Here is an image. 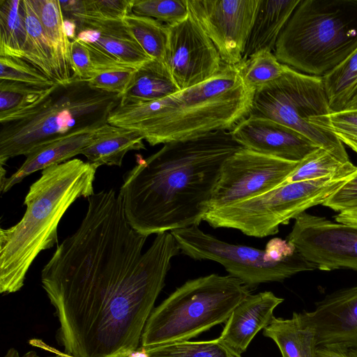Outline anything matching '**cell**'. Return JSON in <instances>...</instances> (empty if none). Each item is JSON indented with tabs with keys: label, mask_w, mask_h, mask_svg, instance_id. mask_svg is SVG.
<instances>
[{
	"label": "cell",
	"mask_w": 357,
	"mask_h": 357,
	"mask_svg": "<svg viewBox=\"0 0 357 357\" xmlns=\"http://www.w3.org/2000/svg\"><path fill=\"white\" fill-rule=\"evenodd\" d=\"M254 93L244 84L238 64L223 63L209 79L164 98L120 101L107 123L137 131L151 146L183 141L231 130L249 115Z\"/></svg>",
	"instance_id": "3"
},
{
	"label": "cell",
	"mask_w": 357,
	"mask_h": 357,
	"mask_svg": "<svg viewBox=\"0 0 357 357\" xmlns=\"http://www.w3.org/2000/svg\"><path fill=\"white\" fill-rule=\"evenodd\" d=\"M107 123L99 127L75 131L43 145L26 155L22 165L9 177L0 176V190L8 191L24 178L38 170L69 160L96 140L108 128Z\"/></svg>",
	"instance_id": "19"
},
{
	"label": "cell",
	"mask_w": 357,
	"mask_h": 357,
	"mask_svg": "<svg viewBox=\"0 0 357 357\" xmlns=\"http://www.w3.org/2000/svg\"><path fill=\"white\" fill-rule=\"evenodd\" d=\"M52 86L43 88L15 81L0 80V114L17 112L31 107L46 96Z\"/></svg>",
	"instance_id": "32"
},
{
	"label": "cell",
	"mask_w": 357,
	"mask_h": 357,
	"mask_svg": "<svg viewBox=\"0 0 357 357\" xmlns=\"http://www.w3.org/2000/svg\"><path fill=\"white\" fill-rule=\"evenodd\" d=\"M63 13H68L70 17L84 15V0L59 1Z\"/></svg>",
	"instance_id": "41"
},
{
	"label": "cell",
	"mask_w": 357,
	"mask_h": 357,
	"mask_svg": "<svg viewBox=\"0 0 357 357\" xmlns=\"http://www.w3.org/2000/svg\"><path fill=\"white\" fill-rule=\"evenodd\" d=\"M318 348L357 349V284L337 289L314 303Z\"/></svg>",
	"instance_id": "16"
},
{
	"label": "cell",
	"mask_w": 357,
	"mask_h": 357,
	"mask_svg": "<svg viewBox=\"0 0 357 357\" xmlns=\"http://www.w3.org/2000/svg\"><path fill=\"white\" fill-rule=\"evenodd\" d=\"M143 350L147 357H241L218 337L205 341L175 342Z\"/></svg>",
	"instance_id": "30"
},
{
	"label": "cell",
	"mask_w": 357,
	"mask_h": 357,
	"mask_svg": "<svg viewBox=\"0 0 357 357\" xmlns=\"http://www.w3.org/2000/svg\"><path fill=\"white\" fill-rule=\"evenodd\" d=\"M238 66L244 84L253 91L280 77L287 66L279 62L274 53L268 50L252 54Z\"/></svg>",
	"instance_id": "31"
},
{
	"label": "cell",
	"mask_w": 357,
	"mask_h": 357,
	"mask_svg": "<svg viewBox=\"0 0 357 357\" xmlns=\"http://www.w3.org/2000/svg\"><path fill=\"white\" fill-rule=\"evenodd\" d=\"M322 79L331 113L349 110L357 91V49Z\"/></svg>",
	"instance_id": "27"
},
{
	"label": "cell",
	"mask_w": 357,
	"mask_h": 357,
	"mask_svg": "<svg viewBox=\"0 0 357 357\" xmlns=\"http://www.w3.org/2000/svg\"><path fill=\"white\" fill-rule=\"evenodd\" d=\"M283 301L269 291L250 294L233 310L218 339L241 356L256 335L270 324L275 309Z\"/></svg>",
	"instance_id": "18"
},
{
	"label": "cell",
	"mask_w": 357,
	"mask_h": 357,
	"mask_svg": "<svg viewBox=\"0 0 357 357\" xmlns=\"http://www.w3.org/2000/svg\"><path fill=\"white\" fill-rule=\"evenodd\" d=\"M323 79L289 66L276 79L257 89L249 115L267 118L296 130L343 162L349 160L332 132Z\"/></svg>",
	"instance_id": "8"
},
{
	"label": "cell",
	"mask_w": 357,
	"mask_h": 357,
	"mask_svg": "<svg viewBox=\"0 0 357 357\" xmlns=\"http://www.w3.org/2000/svg\"><path fill=\"white\" fill-rule=\"evenodd\" d=\"M70 17L77 22L75 40L136 68L152 59L137 43L123 20H104L83 15Z\"/></svg>",
	"instance_id": "17"
},
{
	"label": "cell",
	"mask_w": 357,
	"mask_h": 357,
	"mask_svg": "<svg viewBox=\"0 0 357 357\" xmlns=\"http://www.w3.org/2000/svg\"><path fill=\"white\" fill-rule=\"evenodd\" d=\"M121 95L91 87L88 81L56 83L50 93L24 110L0 114V164L77 130L107 123Z\"/></svg>",
	"instance_id": "5"
},
{
	"label": "cell",
	"mask_w": 357,
	"mask_h": 357,
	"mask_svg": "<svg viewBox=\"0 0 357 357\" xmlns=\"http://www.w3.org/2000/svg\"><path fill=\"white\" fill-rule=\"evenodd\" d=\"M301 0H259L241 62L261 51L274 52L277 40Z\"/></svg>",
	"instance_id": "21"
},
{
	"label": "cell",
	"mask_w": 357,
	"mask_h": 357,
	"mask_svg": "<svg viewBox=\"0 0 357 357\" xmlns=\"http://www.w3.org/2000/svg\"><path fill=\"white\" fill-rule=\"evenodd\" d=\"M123 22L144 51L151 59L165 63L168 40L166 24L133 13L127 15Z\"/></svg>",
	"instance_id": "29"
},
{
	"label": "cell",
	"mask_w": 357,
	"mask_h": 357,
	"mask_svg": "<svg viewBox=\"0 0 357 357\" xmlns=\"http://www.w3.org/2000/svg\"><path fill=\"white\" fill-rule=\"evenodd\" d=\"M299 162L242 148L225 161L213 192L210 210L276 188L291 174Z\"/></svg>",
	"instance_id": "11"
},
{
	"label": "cell",
	"mask_w": 357,
	"mask_h": 357,
	"mask_svg": "<svg viewBox=\"0 0 357 357\" xmlns=\"http://www.w3.org/2000/svg\"><path fill=\"white\" fill-rule=\"evenodd\" d=\"M340 175L281 184L257 196L209 210L204 220L213 228H229L247 236L274 235L310 207L323 204L351 176Z\"/></svg>",
	"instance_id": "9"
},
{
	"label": "cell",
	"mask_w": 357,
	"mask_h": 357,
	"mask_svg": "<svg viewBox=\"0 0 357 357\" xmlns=\"http://www.w3.org/2000/svg\"><path fill=\"white\" fill-rule=\"evenodd\" d=\"M98 168L74 158L42 170L29 187L22 219L0 229V292L9 294L24 286L30 266L43 250L58 245V225L77 199L95 192Z\"/></svg>",
	"instance_id": "4"
},
{
	"label": "cell",
	"mask_w": 357,
	"mask_h": 357,
	"mask_svg": "<svg viewBox=\"0 0 357 357\" xmlns=\"http://www.w3.org/2000/svg\"><path fill=\"white\" fill-rule=\"evenodd\" d=\"M335 221L357 229V207L338 213Z\"/></svg>",
	"instance_id": "42"
},
{
	"label": "cell",
	"mask_w": 357,
	"mask_h": 357,
	"mask_svg": "<svg viewBox=\"0 0 357 357\" xmlns=\"http://www.w3.org/2000/svg\"><path fill=\"white\" fill-rule=\"evenodd\" d=\"M144 140L136 130L109 124L106 130L81 154L97 168L102 165L121 167L128 151L146 149Z\"/></svg>",
	"instance_id": "24"
},
{
	"label": "cell",
	"mask_w": 357,
	"mask_h": 357,
	"mask_svg": "<svg viewBox=\"0 0 357 357\" xmlns=\"http://www.w3.org/2000/svg\"><path fill=\"white\" fill-rule=\"evenodd\" d=\"M26 39L22 0H0V56L24 59Z\"/></svg>",
	"instance_id": "26"
},
{
	"label": "cell",
	"mask_w": 357,
	"mask_h": 357,
	"mask_svg": "<svg viewBox=\"0 0 357 357\" xmlns=\"http://www.w3.org/2000/svg\"><path fill=\"white\" fill-rule=\"evenodd\" d=\"M133 0H84L83 15L93 17L123 20L132 13Z\"/></svg>",
	"instance_id": "36"
},
{
	"label": "cell",
	"mask_w": 357,
	"mask_h": 357,
	"mask_svg": "<svg viewBox=\"0 0 357 357\" xmlns=\"http://www.w3.org/2000/svg\"><path fill=\"white\" fill-rule=\"evenodd\" d=\"M132 13L174 24L189 15L187 0H133Z\"/></svg>",
	"instance_id": "33"
},
{
	"label": "cell",
	"mask_w": 357,
	"mask_h": 357,
	"mask_svg": "<svg viewBox=\"0 0 357 357\" xmlns=\"http://www.w3.org/2000/svg\"><path fill=\"white\" fill-rule=\"evenodd\" d=\"M259 0H187L190 15L216 47L222 61H242Z\"/></svg>",
	"instance_id": "13"
},
{
	"label": "cell",
	"mask_w": 357,
	"mask_h": 357,
	"mask_svg": "<svg viewBox=\"0 0 357 357\" xmlns=\"http://www.w3.org/2000/svg\"><path fill=\"white\" fill-rule=\"evenodd\" d=\"M230 131L243 147L290 161L299 162L319 148L293 128L252 115L242 119Z\"/></svg>",
	"instance_id": "15"
},
{
	"label": "cell",
	"mask_w": 357,
	"mask_h": 357,
	"mask_svg": "<svg viewBox=\"0 0 357 357\" xmlns=\"http://www.w3.org/2000/svg\"><path fill=\"white\" fill-rule=\"evenodd\" d=\"M181 91L164 62L151 59L138 67L121 102H147L158 100Z\"/></svg>",
	"instance_id": "23"
},
{
	"label": "cell",
	"mask_w": 357,
	"mask_h": 357,
	"mask_svg": "<svg viewBox=\"0 0 357 357\" xmlns=\"http://www.w3.org/2000/svg\"><path fill=\"white\" fill-rule=\"evenodd\" d=\"M29 344L33 347L41 349L45 351H50L52 354V356L47 357H66L63 351H61L56 348L50 346L40 339L33 338L29 340ZM3 357H40L34 351H29L20 356L19 352L14 348H10L8 350Z\"/></svg>",
	"instance_id": "40"
},
{
	"label": "cell",
	"mask_w": 357,
	"mask_h": 357,
	"mask_svg": "<svg viewBox=\"0 0 357 357\" xmlns=\"http://www.w3.org/2000/svg\"><path fill=\"white\" fill-rule=\"evenodd\" d=\"M332 132L357 153V109L330 114Z\"/></svg>",
	"instance_id": "37"
},
{
	"label": "cell",
	"mask_w": 357,
	"mask_h": 357,
	"mask_svg": "<svg viewBox=\"0 0 357 357\" xmlns=\"http://www.w3.org/2000/svg\"><path fill=\"white\" fill-rule=\"evenodd\" d=\"M170 232L183 254L193 259L220 264L230 275L249 288L265 282H282L298 273L317 269L298 251L286 259L276 260L265 250L222 241L204 232L199 225Z\"/></svg>",
	"instance_id": "10"
},
{
	"label": "cell",
	"mask_w": 357,
	"mask_h": 357,
	"mask_svg": "<svg viewBox=\"0 0 357 357\" xmlns=\"http://www.w3.org/2000/svg\"><path fill=\"white\" fill-rule=\"evenodd\" d=\"M72 79L89 81L95 76V68L87 45L75 40L71 43Z\"/></svg>",
	"instance_id": "38"
},
{
	"label": "cell",
	"mask_w": 357,
	"mask_h": 357,
	"mask_svg": "<svg viewBox=\"0 0 357 357\" xmlns=\"http://www.w3.org/2000/svg\"><path fill=\"white\" fill-rule=\"evenodd\" d=\"M88 199L86 215L41 271L59 323L58 339L71 357H129L180 249L171 232L146 236L128 222L113 189Z\"/></svg>",
	"instance_id": "1"
},
{
	"label": "cell",
	"mask_w": 357,
	"mask_h": 357,
	"mask_svg": "<svg viewBox=\"0 0 357 357\" xmlns=\"http://www.w3.org/2000/svg\"><path fill=\"white\" fill-rule=\"evenodd\" d=\"M242 148L230 130H217L137 155L119 193L128 222L146 236L199 225L225 161Z\"/></svg>",
	"instance_id": "2"
},
{
	"label": "cell",
	"mask_w": 357,
	"mask_h": 357,
	"mask_svg": "<svg viewBox=\"0 0 357 357\" xmlns=\"http://www.w3.org/2000/svg\"><path fill=\"white\" fill-rule=\"evenodd\" d=\"M352 357H357V351L354 353Z\"/></svg>",
	"instance_id": "45"
},
{
	"label": "cell",
	"mask_w": 357,
	"mask_h": 357,
	"mask_svg": "<svg viewBox=\"0 0 357 357\" xmlns=\"http://www.w3.org/2000/svg\"><path fill=\"white\" fill-rule=\"evenodd\" d=\"M64 354H65V356H66V357H71V356H68V355H67V354H66L65 353H64Z\"/></svg>",
	"instance_id": "46"
},
{
	"label": "cell",
	"mask_w": 357,
	"mask_h": 357,
	"mask_svg": "<svg viewBox=\"0 0 357 357\" xmlns=\"http://www.w3.org/2000/svg\"><path fill=\"white\" fill-rule=\"evenodd\" d=\"M263 335L276 344L282 357H318V331L312 311L294 312L289 319L274 317Z\"/></svg>",
	"instance_id": "20"
},
{
	"label": "cell",
	"mask_w": 357,
	"mask_h": 357,
	"mask_svg": "<svg viewBox=\"0 0 357 357\" xmlns=\"http://www.w3.org/2000/svg\"><path fill=\"white\" fill-rule=\"evenodd\" d=\"M249 289L230 275L213 273L186 281L153 309L140 348L189 340L226 322L250 294Z\"/></svg>",
	"instance_id": "7"
},
{
	"label": "cell",
	"mask_w": 357,
	"mask_h": 357,
	"mask_svg": "<svg viewBox=\"0 0 357 357\" xmlns=\"http://www.w3.org/2000/svg\"><path fill=\"white\" fill-rule=\"evenodd\" d=\"M294 220L287 241L317 269L357 271V229L307 212Z\"/></svg>",
	"instance_id": "12"
},
{
	"label": "cell",
	"mask_w": 357,
	"mask_h": 357,
	"mask_svg": "<svg viewBox=\"0 0 357 357\" xmlns=\"http://www.w3.org/2000/svg\"><path fill=\"white\" fill-rule=\"evenodd\" d=\"M166 26L165 63L180 90L203 83L221 70L224 63L216 47L190 14L183 21Z\"/></svg>",
	"instance_id": "14"
},
{
	"label": "cell",
	"mask_w": 357,
	"mask_h": 357,
	"mask_svg": "<svg viewBox=\"0 0 357 357\" xmlns=\"http://www.w3.org/2000/svg\"><path fill=\"white\" fill-rule=\"evenodd\" d=\"M357 49V0H301L273 52L282 64L323 77Z\"/></svg>",
	"instance_id": "6"
},
{
	"label": "cell",
	"mask_w": 357,
	"mask_h": 357,
	"mask_svg": "<svg viewBox=\"0 0 357 357\" xmlns=\"http://www.w3.org/2000/svg\"><path fill=\"white\" fill-rule=\"evenodd\" d=\"M322 205L338 213L357 207V169Z\"/></svg>",
	"instance_id": "39"
},
{
	"label": "cell",
	"mask_w": 357,
	"mask_h": 357,
	"mask_svg": "<svg viewBox=\"0 0 357 357\" xmlns=\"http://www.w3.org/2000/svg\"><path fill=\"white\" fill-rule=\"evenodd\" d=\"M54 54L58 83L72 81L71 43L63 29V13L59 0H31Z\"/></svg>",
	"instance_id": "22"
},
{
	"label": "cell",
	"mask_w": 357,
	"mask_h": 357,
	"mask_svg": "<svg viewBox=\"0 0 357 357\" xmlns=\"http://www.w3.org/2000/svg\"><path fill=\"white\" fill-rule=\"evenodd\" d=\"M0 80H10L49 88L56 83L26 61L0 56Z\"/></svg>",
	"instance_id": "34"
},
{
	"label": "cell",
	"mask_w": 357,
	"mask_h": 357,
	"mask_svg": "<svg viewBox=\"0 0 357 357\" xmlns=\"http://www.w3.org/2000/svg\"><path fill=\"white\" fill-rule=\"evenodd\" d=\"M356 169L357 167L351 161L343 162L324 149L319 147L301 160L281 184L326 176L349 175Z\"/></svg>",
	"instance_id": "28"
},
{
	"label": "cell",
	"mask_w": 357,
	"mask_h": 357,
	"mask_svg": "<svg viewBox=\"0 0 357 357\" xmlns=\"http://www.w3.org/2000/svg\"><path fill=\"white\" fill-rule=\"evenodd\" d=\"M63 29L70 40L73 41L76 38L77 31V22L73 17H66L63 19Z\"/></svg>",
	"instance_id": "43"
},
{
	"label": "cell",
	"mask_w": 357,
	"mask_h": 357,
	"mask_svg": "<svg viewBox=\"0 0 357 357\" xmlns=\"http://www.w3.org/2000/svg\"><path fill=\"white\" fill-rule=\"evenodd\" d=\"M357 109V91L354 96V98L351 102V107L349 110L356 109Z\"/></svg>",
	"instance_id": "44"
},
{
	"label": "cell",
	"mask_w": 357,
	"mask_h": 357,
	"mask_svg": "<svg viewBox=\"0 0 357 357\" xmlns=\"http://www.w3.org/2000/svg\"><path fill=\"white\" fill-rule=\"evenodd\" d=\"M136 69L128 66L109 68L96 75L88 83L93 89L122 96Z\"/></svg>",
	"instance_id": "35"
},
{
	"label": "cell",
	"mask_w": 357,
	"mask_h": 357,
	"mask_svg": "<svg viewBox=\"0 0 357 357\" xmlns=\"http://www.w3.org/2000/svg\"><path fill=\"white\" fill-rule=\"evenodd\" d=\"M22 3L27 31L24 60L58 83L53 51L39 17L31 0H22Z\"/></svg>",
	"instance_id": "25"
}]
</instances>
